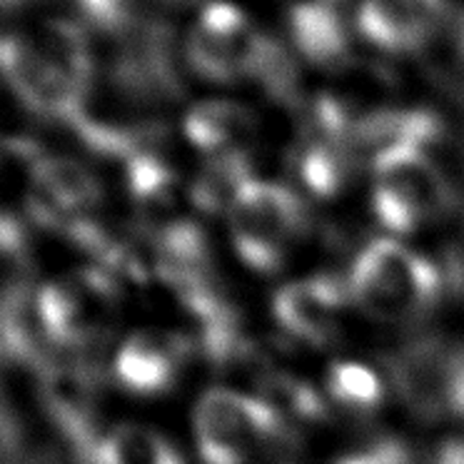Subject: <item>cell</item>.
<instances>
[{"mask_svg": "<svg viewBox=\"0 0 464 464\" xmlns=\"http://www.w3.org/2000/svg\"><path fill=\"white\" fill-rule=\"evenodd\" d=\"M454 45H457V53L464 63V15H459L457 25H454Z\"/></svg>", "mask_w": 464, "mask_h": 464, "instance_id": "24", "label": "cell"}, {"mask_svg": "<svg viewBox=\"0 0 464 464\" xmlns=\"http://www.w3.org/2000/svg\"><path fill=\"white\" fill-rule=\"evenodd\" d=\"M287 35L295 55L320 71H344L353 65V33L337 5L295 0L287 8Z\"/></svg>", "mask_w": 464, "mask_h": 464, "instance_id": "12", "label": "cell"}, {"mask_svg": "<svg viewBox=\"0 0 464 464\" xmlns=\"http://www.w3.org/2000/svg\"><path fill=\"white\" fill-rule=\"evenodd\" d=\"M427 464H464V434L442 440L427 457Z\"/></svg>", "mask_w": 464, "mask_h": 464, "instance_id": "22", "label": "cell"}, {"mask_svg": "<svg viewBox=\"0 0 464 464\" xmlns=\"http://www.w3.org/2000/svg\"><path fill=\"white\" fill-rule=\"evenodd\" d=\"M370 208L374 220L390 235H412L450 218L459 195L444 170L420 148L380 152L372 162Z\"/></svg>", "mask_w": 464, "mask_h": 464, "instance_id": "4", "label": "cell"}, {"mask_svg": "<svg viewBox=\"0 0 464 464\" xmlns=\"http://www.w3.org/2000/svg\"><path fill=\"white\" fill-rule=\"evenodd\" d=\"M350 300L384 324H420L447 297L440 263L394 237H374L354 255L344 275Z\"/></svg>", "mask_w": 464, "mask_h": 464, "instance_id": "2", "label": "cell"}, {"mask_svg": "<svg viewBox=\"0 0 464 464\" xmlns=\"http://www.w3.org/2000/svg\"><path fill=\"white\" fill-rule=\"evenodd\" d=\"M324 384H327L330 402L353 417L377 414L387 400V382L382 380V374L353 360L330 364Z\"/></svg>", "mask_w": 464, "mask_h": 464, "instance_id": "17", "label": "cell"}, {"mask_svg": "<svg viewBox=\"0 0 464 464\" xmlns=\"http://www.w3.org/2000/svg\"><path fill=\"white\" fill-rule=\"evenodd\" d=\"M235 255L257 275L280 273L310 230V210L290 185L253 180L227 215Z\"/></svg>", "mask_w": 464, "mask_h": 464, "instance_id": "5", "label": "cell"}, {"mask_svg": "<svg viewBox=\"0 0 464 464\" xmlns=\"http://www.w3.org/2000/svg\"><path fill=\"white\" fill-rule=\"evenodd\" d=\"M464 347L442 333L410 334L382 354L394 397L420 422H442L452 414L454 374Z\"/></svg>", "mask_w": 464, "mask_h": 464, "instance_id": "7", "label": "cell"}, {"mask_svg": "<svg viewBox=\"0 0 464 464\" xmlns=\"http://www.w3.org/2000/svg\"><path fill=\"white\" fill-rule=\"evenodd\" d=\"M72 11L88 28L108 38H122L142 18L138 0H71Z\"/></svg>", "mask_w": 464, "mask_h": 464, "instance_id": "20", "label": "cell"}, {"mask_svg": "<svg viewBox=\"0 0 464 464\" xmlns=\"http://www.w3.org/2000/svg\"><path fill=\"white\" fill-rule=\"evenodd\" d=\"M122 162H125V185L132 200L140 205H158L170 198L178 182V172L162 155L160 142L132 152Z\"/></svg>", "mask_w": 464, "mask_h": 464, "instance_id": "19", "label": "cell"}, {"mask_svg": "<svg viewBox=\"0 0 464 464\" xmlns=\"http://www.w3.org/2000/svg\"><path fill=\"white\" fill-rule=\"evenodd\" d=\"M452 414L454 417H464V353L454 374V390H452Z\"/></svg>", "mask_w": 464, "mask_h": 464, "instance_id": "23", "label": "cell"}, {"mask_svg": "<svg viewBox=\"0 0 464 464\" xmlns=\"http://www.w3.org/2000/svg\"><path fill=\"white\" fill-rule=\"evenodd\" d=\"M350 300L347 280L337 273H317L283 285L273 297V320L280 333L307 347L333 344Z\"/></svg>", "mask_w": 464, "mask_h": 464, "instance_id": "10", "label": "cell"}, {"mask_svg": "<svg viewBox=\"0 0 464 464\" xmlns=\"http://www.w3.org/2000/svg\"><path fill=\"white\" fill-rule=\"evenodd\" d=\"M162 5H168V8H185V5H192V3H198V0H158Z\"/></svg>", "mask_w": 464, "mask_h": 464, "instance_id": "25", "label": "cell"}, {"mask_svg": "<svg viewBox=\"0 0 464 464\" xmlns=\"http://www.w3.org/2000/svg\"><path fill=\"white\" fill-rule=\"evenodd\" d=\"M178 55V33L155 13H142V18L122 38L115 41L108 85L115 98L132 108H160L180 101L185 95Z\"/></svg>", "mask_w": 464, "mask_h": 464, "instance_id": "6", "label": "cell"}, {"mask_svg": "<svg viewBox=\"0 0 464 464\" xmlns=\"http://www.w3.org/2000/svg\"><path fill=\"white\" fill-rule=\"evenodd\" d=\"M317 3H330V5H343L344 0H317Z\"/></svg>", "mask_w": 464, "mask_h": 464, "instance_id": "27", "label": "cell"}, {"mask_svg": "<svg viewBox=\"0 0 464 464\" xmlns=\"http://www.w3.org/2000/svg\"><path fill=\"white\" fill-rule=\"evenodd\" d=\"M0 72L41 118L72 128L88 112L95 61L81 23L45 18L33 31L0 38Z\"/></svg>", "mask_w": 464, "mask_h": 464, "instance_id": "1", "label": "cell"}, {"mask_svg": "<svg viewBox=\"0 0 464 464\" xmlns=\"http://www.w3.org/2000/svg\"><path fill=\"white\" fill-rule=\"evenodd\" d=\"M257 397H263L293 430L297 422H323L327 417V400L295 374H267Z\"/></svg>", "mask_w": 464, "mask_h": 464, "instance_id": "18", "label": "cell"}, {"mask_svg": "<svg viewBox=\"0 0 464 464\" xmlns=\"http://www.w3.org/2000/svg\"><path fill=\"white\" fill-rule=\"evenodd\" d=\"M182 132L185 140L210 160L222 155L247 152V145L257 132V118L243 102L215 98L198 102L185 112Z\"/></svg>", "mask_w": 464, "mask_h": 464, "instance_id": "13", "label": "cell"}, {"mask_svg": "<svg viewBox=\"0 0 464 464\" xmlns=\"http://www.w3.org/2000/svg\"><path fill=\"white\" fill-rule=\"evenodd\" d=\"M333 464H414V450L397 434H377L340 454Z\"/></svg>", "mask_w": 464, "mask_h": 464, "instance_id": "21", "label": "cell"}, {"mask_svg": "<svg viewBox=\"0 0 464 464\" xmlns=\"http://www.w3.org/2000/svg\"><path fill=\"white\" fill-rule=\"evenodd\" d=\"M255 180L247 152L210 158L190 188V200L205 215H230L245 188Z\"/></svg>", "mask_w": 464, "mask_h": 464, "instance_id": "15", "label": "cell"}, {"mask_svg": "<svg viewBox=\"0 0 464 464\" xmlns=\"http://www.w3.org/2000/svg\"><path fill=\"white\" fill-rule=\"evenodd\" d=\"M202 464H253L260 454L295 450V430L263 397L215 387L192 412Z\"/></svg>", "mask_w": 464, "mask_h": 464, "instance_id": "3", "label": "cell"}, {"mask_svg": "<svg viewBox=\"0 0 464 464\" xmlns=\"http://www.w3.org/2000/svg\"><path fill=\"white\" fill-rule=\"evenodd\" d=\"M454 95H457V102H459V108H462V121H464V82L462 85H457Z\"/></svg>", "mask_w": 464, "mask_h": 464, "instance_id": "26", "label": "cell"}, {"mask_svg": "<svg viewBox=\"0 0 464 464\" xmlns=\"http://www.w3.org/2000/svg\"><path fill=\"white\" fill-rule=\"evenodd\" d=\"M452 21V0H360L354 8V33L382 55L427 51Z\"/></svg>", "mask_w": 464, "mask_h": 464, "instance_id": "9", "label": "cell"}, {"mask_svg": "<svg viewBox=\"0 0 464 464\" xmlns=\"http://www.w3.org/2000/svg\"><path fill=\"white\" fill-rule=\"evenodd\" d=\"M195 353V343L188 334L140 330L118 347L112 380L132 397H162L175 390Z\"/></svg>", "mask_w": 464, "mask_h": 464, "instance_id": "11", "label": "cell"}, {"mask_svg": "<svg viewBox=\"0 0 464 464\" xmlns=\"http://www.w3.org/2000/svg\"><path fill=\"white\" fill-rule=\"evenodd\" d=\"M71 454L72 464H188L165 434L142 424H118Z\"/></svg>", "mask_w": 464, "mask_h": 464, "instance_id": "14", "label": "cell"}, {"mask_svg": "<svg viewBox=\"0 0 464 464\" xmlns=\"http://www.w3.org/2000/svg\"><path fill=\"white\" fill-rule=\"evenodd\" d=\"M250 81L257 82L270 101L287 108H303L297 55L273 33L260 31L250 65Z\"/></svg>", "mask_w": 464, "mask_h": 464, "instance_id": "16", "label": "cell"}, {"mask_svg": "<svg viewBox=\"0 0 464 464\" xmlns=\"http://www.w3.org/2000/svg\"><path fill=\"white\" fill-rule=\"evenodd\" d=\"M260 31L243 8L227 0H210L182 43L188 71L208 82L250 81L255 45Z\"/></svg>", "mask_w": 464, "mask_h": 464, "instance_id": "8", "label": "cell"}]
</instances>
